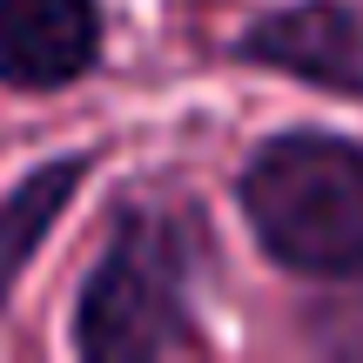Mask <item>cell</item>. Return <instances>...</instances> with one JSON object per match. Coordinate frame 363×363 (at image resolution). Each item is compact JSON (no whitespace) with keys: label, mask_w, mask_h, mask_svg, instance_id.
<instances>
[{"label":"cell","mask_w":363,"mask_h":363,"mask_svg":"<svg viewBox=\"0 0 363 363\" xmlns=\"http://www.w3.org/2000/svg\"><path fill=\"white\" fill-rule=\"evenodd\" d=\"M81 182H88V155H54V162H40L34 175H21L7 195H0V310H7L13 283L27 276L34 249L48 242L54 222L67 216V202H74Z\"/></svg>","instance_id":"obj_5"},{"label":"cell","mask_w":363,"mask_h":363,"mask_svg":"<svg viewBox=\"0 0 363 363\" xmlns=\"http://www.w3.org/2000/svg\"><path fill=\"white\" fill-rule=\"evenodd\" d=\"M235 54L256 67H276L289 81L363 101V13L337 7V0H303V7H276L262 21H249Z\"/></svg>","instance_id":"obj_3"},{"label":"cell","mask_w":363,"mask_h":363,"mask_svg":"<svg viewBox=\"0 0 363 363\" xmlns=\"http://www.w3.org/2000/svg\"><path fill=\"white\" fill-rule=\"evenodd\" d=\"M249 235L289 276H363V142L330 128H283L235 182Z\"/></svg>","instance_id":"obj_1"},{"label":"cell","mask_w":363,"mask_h":363,"mask_svg":"<svg viewBox=\"0 0 363 363\" xmlns=\"http://www.w3.org/2000/svg\"><path fill=\"white\" fill-rule=\"evenodd\" d=\"M101 61V7L94 0H0V81L54 94Z\"/></svg>","instance_id":"obj_4"},{"label":"cell","mask_w":363,"mask_h":363,"mask_svg":"<svg viewBox=\"0 0 363 363\" xmlns=\"http://www.w3.org/2000/svg\"><path fill=\"white\" fill-rule=\"evenodd\" d=\"M195 343L202 337L189 323V235L175 216L128 208L81 289L74 350L88 363H148Z\"/></svg>","instance_id":"obj_2"}]
</instances>
